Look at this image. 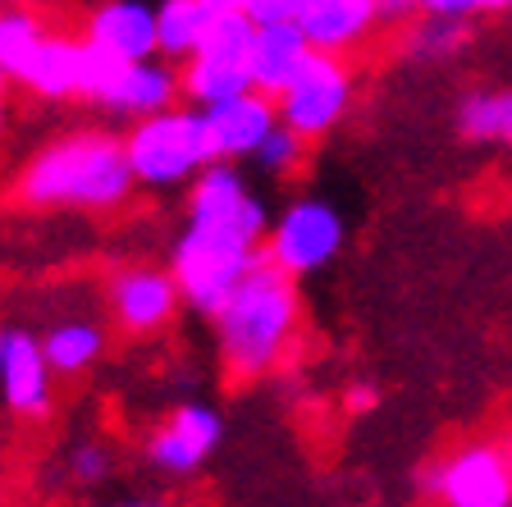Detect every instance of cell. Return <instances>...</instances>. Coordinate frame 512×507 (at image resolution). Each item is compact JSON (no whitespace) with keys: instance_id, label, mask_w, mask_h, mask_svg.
<instances>
[{"instance_id":"1","label":"cell","mask_w":512,"mask_h":507,"mask_svg":"<svg viewBox=\"0 0 512 507\" xmlns=\"http://www.w3.org/2000/svg\"><path fill=\"white\" fill-rule=\"evenodd\" d=\"M138 192L124 156V138L101 128H78L51 138L23 160L14 179V201L28 211H87L110 215Z\"/></svg>"},{"instance_id":"2","label":"cell","mask_w":512,"mask_h":507,"mask_svg":"<svg viewBox=\"0 0 512 507\" xmlns=\"http://www.w3.org/2000/svg\"><path fill=\"white\" fill-rule=\"evenodd\" d=\"M215 325V352L234 384L266 380L298 357L302 338V297L298 279H288L270 261H261L238 284V293L220 307Z\"/></svg>"},{"instance_id":"3","label":"cell","mask_w":512,"mask_h":507,"mask_svg":"<svg viewBox=\"0 0 512 507\" xmlns=\"http://www.w3.org/2000/svg\"><path fill=\"white\" fill-rule=\"evenodd\" d=\"M266 229L252 224H183L170 243V275L183 307L215 320L247 275L266 261Z\"/></svg>"},{"instance_id":"4","label":"cell","mask_w":512,"mask_h":507,"mask_svg":"<svg viewBox=\"0 0 512 507\" xmlns=\"http://www.w3.org/2000/svg\"><path fill=\"white\" fill-rule=\"evenodd\" d=\"M124 156H128V169H133V183L142 192H188V183L206 165H215L220 151H215V133L206 110L174 106L165 115L128 124Z\"/></svg>"},{"instance_id":"5","label":"cell","mask_w":512,"mask_h":507,"mask_svg":"<svg viewBox=\"0 0 512 507\" xmlns=\"http://www.w3.org/2000/svg\"><path fill=\"white\" fill-rule=\"evenodd\" d=\"M343 243H348V220H343L339 206L302 192L288 206H279L261 252L288 279H307V275H320L343 252Z\"/></svg>"},{"instance_id":"6","label":"cell","mask_w":512,"mask_h":507,"mask_svg":"<svg viewBox=\"0 0 512 507\" xmlns=\"http://www.w3.org/2000/svg\"><path fill=\"white\" fill-rule=\"evenodd\" d=\"M252 37L256 23L238 14H215L206 42L179 64L183 69V106L211 110L220 101L252 92Z\"/></svg>"},{"instance_id":"7","label":"cell","mask_w":512,"mask_h":507,"mask_svg":"<svg viewBox=\"0 0 512 507\" xmlns=\"http://www.w3.org/2000/svg\"><path fill=\"white\" fill-rule=\"evenodd\" d=\"M416 489L435 507H512V457L503 444L471 439L421 466Z\"/></svg>"},{"instance_id":"8","label":"cell","mask_w":512,"mask_h":507,"mask_svg":"<svg viewBox=\"0 0 512 507\" xmlns=\"http://www.w3.org/2000/svg\"><path fill=\"white\" fill-rule=\"evenodd\" d=\"M352 101H357V74H352L348 55H325L311 51L293 83L275 96L279 124H288L298 138L320 142L348 119Z\"/></svg>"},{"instance_id":"9","label":"cell","mask_w":512,"mask_h":507,"mask_svg":"<svg viewBox=\"0 0 512 507\" xmlns=\"http://www.w3.org/2000/svg\"><path fill=\"white\" fill-rule=\"evenodd\" d=\"M220 444H224V412H215L211 402L202 398H183L147 430L142 457L160 476L188 480L211 462Z\"/></svg>"},{"instance_id":"10","label":"cell","mask_w":512,"mask_h":507,"mask_svg":"<svg viewBox=\"0 0 512 507\" xmlns=\"http://www.w3.org/2000/svg\"><path fill=\"white\" fill-rule=\"evenodd\" d=\"M179 307H183V293L174 284L170 265L128 261L106 275V316L128 338H151L160 329H170Z\"/></svg>"},{"instance_id":"11","label":"cell","mask_w":512,"mask_h":507,"mask_svg":"<svg viewBox=\"0 0 512 507\" xmlns=\"http://www.w3.org/2000/svg\"><path fill=\"white\" fill-rule=\"evenodd\" d=\"M0 407L19 421H42L55 407V375L42 338L23 320H0Z\"/></svg>"},{"instance_id":"12","label":"cell","mask_w":512,"mask_h":507,"mask_svg":"<svg viewBox=\"0 0 512 507\" xmlns=\"http://www.w3.org/2000/svg\"><path fill=\"white\" fill-rule=\"evenodd\" d=\"M183 106V69L170 60H138V64H115L106 92L96 96V110L110 119H151V115H165V110Z\"/></svg>"},{"instance_id":"13","label":"cell","mask_w":512,"mask_h":507,"mask_svg":"<svg viewBox=\"0 0 512 507\" xmlns=\"http://www.w3.org/2000/svg\"><path fill=\"white\" fill-rule=\"evenodd\" d=\"M78 37L119 64L151 60L156 55V5H147V0H96V5H87Z\"/></svg>"},{"instance_id":"14","label":"cell","mask_w":512,"mask_h":507,"mask_svg":"<svg viewBox=\"0 0 512 507\" xmlns=\"http://www.w3.org/2000/svg\"><path fill=\"white\" fill-rule=\"evenodd\" d=\"M37 338H42L46 366H51L55 380H78V375L96 370V361L110 348L106 320L87 316V311H60V316L46 320Z\"/></svg>"},{"instance_id":"15","label":"cell","mask_w":512,"mask_h":507,"mask_svg":"<svg viewBox=\"0 0 512 507\" xmlns=\"http://www.w3.org/2000/svg\"><path fill=\"white\" fill-rule=\"evenodd\" d=\"M298 28L311 42V51L352 55L375 37L380 19H375V0H307Z\"/></svg>"},{"instance_id":"16","label":"cell","mask_w":512,"mask_h":507,"mask_svg":"<svg viewBox=\"0 0 512 507\" xmlns=\"http://www.w3.org/2000/svg\"><path fill=\"white\" fill-rule=\"evenodd\" d=\"M206 119H211L220 160H234L238 165V160H252L256 147L279 128V106H275V96H266V92H256L252 87V92L234 96V101L211 106Z\"/></svg>"},{"instance_id":"17","label":"cell","mask_w":512,"mask_h":507,"mask_svg":"<svg viewBox=\"0 0 512 507\" xmlns=\"http://www.w3.org/2000/svg\"><path fill=\"white\" fill-rule=\"evenodd\" d=\"M83 55H87V42L78 32H60L51 28L37 55L28 60V69L19 74V83L28 96L37 101H78V87H83Z\"/></svg>"},{"instance_id":"18","label":"cell","mask_w":512,"mask_h":507,"mask_svg":"<svg viewBox=\"0 0 512 507\" xmlns=\"http://www.w3.org/2000/svg\"><path fill=\"white\" fill-rule=\"evenodd\" d=\"M311 55V42L302 37L298 23H256L252 37V87L266 96H279L293 74Z\"/></svg>"},{"instance_id":"19","label":"cell","mask_w":512,"mask_h":507,"mask_svg":"<svg viewBox=\"0 0 512 507\" xmlns=\"http://www.w3.org/2000/svg\"><path fill=\"white\" fill-rule=\"evenodd\" d=\"M215 23V10L206 0H160L156 5V55L170 64H183Z\"/></svg>"},{"instance_id":"20","label":"cell","mask_w":512,"mask_h":507,"mask_svg":"<svg viewBox=\"0 0 512 507\" xmlns=\"http://www.w3.org/2000/svg\"><path fill=\"white\" fill-rule=\"evenodd\" d=\"M471 46V19H448V14H416L403 28L398 51L412 64H448Z\"/></svg>"},{"instance_id":"21","label":"cell","mask_w":512,"mask_h":507,"mask_svg":"<svg viewBox=\"0 0 512 507\" xmlns=\"http://www.w3.org/2000/svg\"><path fill=\"white\" fill-rule=\"evenodd\" d=\"M46 37H51V19L37 5H0V69L10 74V83H19Z\"/></svg>"},{"instance_id":"22","label":"cell","mask_w":512,"mask_h":507,"mask_svg":"<svg viewBox=\"0 0 512 507\" xmlns=\"http://www.w3.org/2000/svg\"><path fill=\"white\" fill-rule=\"evenodd\" d=\"M453 119H458L462 138L476 147L499 142V87H467L453 106Z\"/></svg>"},{"instance_id":"23","label":"cell","mask_w":512,"mask_h":507,"mask_svg":"<svg viewBox=\"0 0 512 507\" xmlns=\"http://www.w3.org/2000/svg\"><path fill=\"white\" fill-rule=\"evenodd\" d=\"M307 147H311L307 138H298L288 124H279L275 133L256 147L252 160H256V169H261L266 179H293V174L302 169V160H307Z\"/></svg>"},{"instance_id":"24","label":"cell","mask_w":512,"mask_h":507,"mask_svg":"<svg viewBox=\"0 0 512 507\" xmlns=\"http://www.w3.org/2000/svg\"><path fill=\"white\" fill-rule=\"evenodd\" d=\"M64 471H69V480L78 489H96V485H106L110 471H115V453L106 444L87 439V444H74V453L64 457Z\"/></svg>"},{"instance_id":"25","label":"cell","mask_w":512,"mask_h":507,"mask_svg":"<svg viewBox=\"0 0 512 507\" xmlns=\"http://www.w3.org/2000/svg\"><path fill=\"white\" fill-rule=\"evenodd\" d=\"M302 10H307V0H252L243 14L252 23H298Z\"/></svg>"},{"instance_id":"26","label":"cell","mask_w":512,"mask_h":507,"mask_svg":"<svg viewBox=\"0 0 512 507\" xmlns=\"http://www.w3.org/2000/svg\"><path fill=\"white\" fill-rule=\"evenodd\" d=\"M375 407H380V389H375L371 380H352L348 389H343V412L366 416V412H375Z\"/></svg>"},{"instance_id":"27","label":"cell","mask_w":512,"mask_h":507,"mask_svg":"<svg viewBox=\"0 0 512 507\" xmlns=\"http://www.w3.org/2000/svg\"><path fill=\"white\" fill-rule=\"evenodd\" d=\"M416 0H375V19H380V28H407V23L416 19Z\"/></svg>"},{"instance_id":"28","label":"cell","mask_w":512,"mask_h":507,"mask_svg":"<svg viewBox=\"0 0 512 507\" xmlns=\"http://www.w3.org/2000/svg\"><path fill=\"white\" fill-rule=\"evenodd\" d=\"M421 14H448V19H476V0H416Z\"/></svg>"},{"instance_id":"29","label":"cell","mask_w":512,"mask_h":507,"mask_svg":"<svg viewBox=\"0 0 512 507\" xmlns=\"http://www.w3.org/2000/svg\"><path fill=\"white\" fill-rule=\"evenodd\" d=\"M499 142L512 147V83L499 87Z\"/></svg>"},{"instance_id":"30","label":"cell","mask_w":512,"mask_h":507,"mask_svg":"<svg viewBox=\"0 0 512 507\" xmlns=\"http://www.w3.org/2000/svg\"><path fill=\"white\" fill-rule=\"evenodd\" d=\"M206 5H211L215 14H238V10H247L252 0H206Z\"/></svg>"},{"instance_id":"31","label":"cell","mask_w":512,"mask_h":507,"mask_svg":"<svg viewBox=\"0 0 512 507\" xmlns=\"http://www.w3.org/2000/svg\"><path fill=\"white\" fill-rule=\"evenodd\" d=\"M115 507H170V503H156V498H124V503Z\"/></svg>"},{"instance_id":"32","label":"cell","mask_w":512,"mask_h":507,"mask_svg":"<svg viewBox=\"0 0 512 507\" xmlns=\"http://www.w3.org/2000/svg\"><path fill=\"white\" fill-rule=\"evenodd\" d=\"M10 87H14V83H10V74H5V69H0V101H5V96H10Z\"/></svg>"},{"instance_id":"33","label":"cell","mask_w":512,"mask_h":507,"mask_svg":"<svg viewBox=\"0 0 512 507\" xmlns=\"http://www.w3.org/2000/svg\"><path fill=\"white\" fill-rule=\"evenodd\" d=\"M5 124H10V119H5V101H0V142H5Z\"/></svg>"},{"instance_id":"34","label":"cell","mask_w":512,"mask_h":507,"mask_svg":"<svg viewBox=\"0 0 512 507\" xmlns=\"http://www.w3.org/2000/svg\"><path fill=\"white\" fill-rule=\"evenodd\" d=\"M0 5H37V0H0Z\"/></svg>"},{"instance_id":"35","label":"cell","mask_w":512,"mask_h":507,"mask_svg":"<svg viewBox=\"0 0 512 507\" xmlns=\"http://www.w3.org/2000/svg\"><path fill=\"white\" fill-rule=\"evenodd\" d=\"M503 448H508V457H512V434H508V439H503Z\"/></svg>"}]
</instances>
